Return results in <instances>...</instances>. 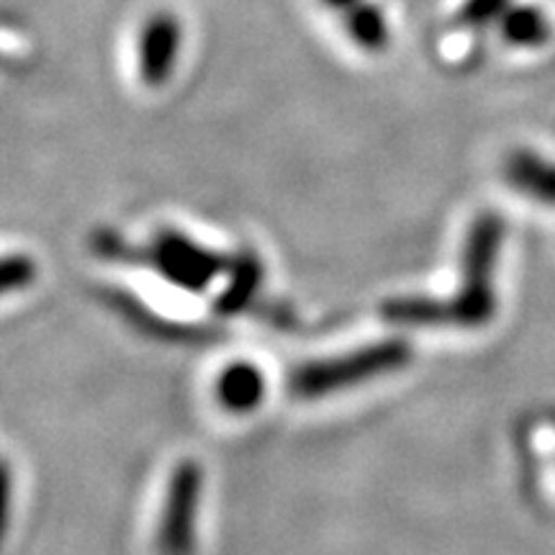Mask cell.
<instances>
[{
  "label": "cell",
  "mask_w": 555,
  "mask_h": 555,
  "mask_svg": "<svg viewBox=\"0 0 555 555\" xmlns=\"http://www.w3.org/2000/svg\"><path fill=\"white\" fill-rule=\"evenodd\" d=\"M504 219L499 214H481L468 229L463 247L461 291L448 301L429 298H397L384 307L388 322L399 324H453V327H483L496 317L494 273L504 245Z\"/></svg>",
  "instance_id": "cell-1"
},
{
  "label": "cell",
  "mask_w": 555,
  "mask_h": 555,
  "mask_svg": "<svg viewBox=\"0 0 555 555\" xmlns=\"http://www.w3.org/2000/svg\"><path fill=\"white\" fill-rule=\"evenodd\" d=\"M409 345L401 339H386L360 347L350 356H339L332 360H317V363L301 365L291 376V391L298 399H322L330 393L343 391L347 386H358L363 380L388 376L409 363Z\"/></svg>",
  "instance_id": "cell-2"
},
{
  "label": "cell",
  "mask_w": 555,
  "mask_h": 555,
  "mask_svg": "<svg viewBox=\"0 0 555 555\" xmlns=\"http://www.w3.org/2000/svg\"><path fill=\"white\" fill-rule=\"evenodd\" d=\"M201 466L196 461L178 463L172 470L163 517L157 527L159 555H193L196 547V519L201 502Z\"/></svg>",
  "instance_id": "cell-3"
},
{
  "label": "cell",
  "mask_w": 555,
  "mask_h": 555,
  "mask_svg": "<svg viewBox=\"0 0 555 555\" xmlns=\"http://www.w3.org/2000/svg\"><path fill=\"white\" fill-rule=\"evenodd\" d=\"M147 260L157 268L159 275L168 278L172 286L185 291H204L217 281L219 273L229 270L221 255L211 253L208 247H201L198 242L183 237L172 229L152 242Z\"/></svg>",
  "instance_id": "cell-4"
},
{
  "label": "cell",
  "mask_w": 555,
  "mask_h": 555,
  "mask_svg": "<svg viewBox=\"0 0 555 555\" xmlns=\"http://www.w3.org/2000/svg\"><path fill=\"white\" fill-rule=\"evenodd\" d=\"M183 26L170 11H155L144 21L137 37V69L147 88H163L176 73Z\"/></svg>",
  "instance_id": "cell-5"
},
{
  "label": "cell",
  "mask_w": 555,
  "mask_h": 555,
  "mask_svg": "<svg viewBox=\"0 0 555 555\" xmlns=\"http://www.w3.org/2000/svg\"><path fill=\"white\" fill-rule=\"evenodd\" d=\"M506 183L538 201V204L555 206V159L532 150H517L504 163Z\"/></svg>",
  "instance_id": "cell-6"
},
{
  "label": "cell",
  "mask_w": 555,
  "mask_h": 555,
  "mask_svg": "<svg viewBox=\"0 0 555 555\" xmlns=\"http://www.w3.org/2000/svg\"><path fill=\"white\" fill-rule=\"evenodd\" d=\"M219 404L232 414H249L266 399V376L258 365L240 363L227 365L217 380Z\"/></svg>",
  "instance_id": "cell-7"
},
{
  "label": "cell",
  "mask_w": 555,
  "mask_h": 555,
  "mask_svg": "<svg viewBox=\"0 0 555 555\" xmlns=\"http://www.w3.org/2000/svg\"><path fill=\"white\" fill-rule=\"evenodd\" d=\"M496 26L504 44L515 47V50H540V47L551 41L553 34L547 13L532 3L509 5V11L504 13Z\"/></svg>",
  "instance_id": "cell-8"
},
{
  "label": "cell",
  "mask_w": 555,
  "mask_h": 555,
  "mask_svg": "<svg viewBox=\"0 0 555 555\" xmlns=\"http://www.w3.org/2000/svg\"><path fill=\"white\" fill-rule=\"evenodd\" d=\"M262 283V262L253 253H242L229 262V283L217 298V314H240L247 309Z\"/></svg>",
  "instance_id": "cell-9"
},
{
  "label": "cell",
  "mask_w": 555,
  "mask_h": 555,
  "mask_svg": "<svg viewBox=\"0 0 555 555\" xmlns=\"http://www.w3.org/2000/svg\"><path fill=\"white\" fill-rule=\"evenodd\" d=\"M345 13V31L363 52H384L388 47V21L371 0H356Z\"/></svg>",
  "instance_id": "cell-10"
},
{
  "label": "cell",
  "mask_w": 555,
  "mask_h": 555,
  "mask_svg": "<svg viewBox=\"0 0 555 555\" xmlns=\"http://www.w3.org/2000/svg\"><path fill=\"white\" fill-rule=\"evenodd\" d=\"M509 5L512 0H463L455 21L463 29H489L502 21Z\"/></svg>",
  "instance_id": "cell-11"
},
{
  "label": "cell",
  "mask_w": 555,
  "mask_h": 555,
  "mask_svg": "<svg viewBox=\"0 0 555 555\" xmlns=\"http://www.w3.org/2000/svg\"><path fill=\"white\" fill-rule=\"evenodd\" d=\"M34 275H37L34 262L29 258H24V255H9V258H0V296L29 286Z\"/></svg>",
  "instance_id": "cell-12"
},
{
  "label": "cell",
  "mask_w": 555,
  "mask_h": 555,
  "mask_svg": "<svg viewBox=\"0 0 555 555\" xmlns=\"http://www.w3.org/2000/svg\"><path fill=\"white\" fill-rule=\"evenodd\" d=\"M11 470L0 461V547L5 543V535H9V525H11Z\"/></svg>",
  "instance_id": "cell-13"
},
{
  "label": "cell",
  "mask_w": 555,
  "mask_h": 555,
  "mask_svg": "<svg viewBox=\"0 0 555 555\" xmlns=\"http://www.w3.org/2000/svg\"><path fill=\"white\" fill-rule=\"evenodd\" d=\"M322 3L327 5V9H332V11H339V13H343V11L350 9V5L356 3V0H322Z\"/></svg>",
  "instance_id": "cell-14"
}]
</instances>
